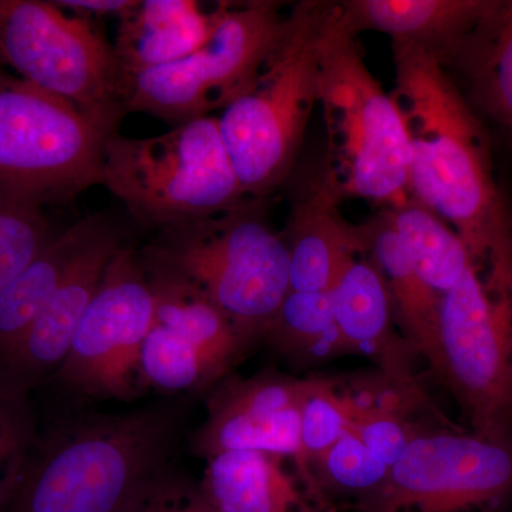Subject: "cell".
Wrapping results in <instances>:
<instances>
[{
  "mask_svg": "<svg viewBox=\"0 0 512 512\" xmlns=\"http://www.w3.org/2000/svg\"><path fill=\"white\" fill-rule=\"evenodd\" d=\"M200 487L217 512H336L285 466V458L258 451L210 458Z\"/></svg>",
  "mask_w": 512,
  "mask_h": 512,
  "instance_id": "cell-18",
  "label": "cell"
},
{
  "mask_svg": "<svg viewBox=\"0 0 512 512\" xmlns=\"http://www.w3.org/2000/svg\"><path fill=\"white\" fill-rule=\"evenodd\" d=\"M60 9H69L82 18L87 16H117L119 20L127 16L138 5V0H60L55 2Z\"/></svg>",
  "mask_w": 512,
  "mask_h": 512,
  "instance_id": "cell-32",
  "label": "cell"
},
{
  "mask_svg": "<svg viewBox=\"0 0 512 512\" xmlns=\"http://www.w3.org/2000/svg\"><path fill=\"white\" fill-rule=\"evenodd\" d=\"M342 200L325 170L293 198L281 232L291 291L329 292L353 259L369 254L367 225L350 222L340 211Z\"/></svg>",
  "mask_w": 512,
  "mask_h": 512,
  "instance_id": "cell-15",
  "label": "cell"
},
{
  "mask_svg": "<svg viewBox=\"0 0 512 512\" xmlns=\"http://www.w3.org/2000/svg\"><path fill=\"white\" fill-rule=\"evenodd\" d=\"M43 211L0 205V289L55 238Z\"/></svg>",
  "mask_w": 512,
  "mask_h": 512,
  "instance_id": "cell-29",
  "label": "cell"
},
{
  "mask_svg": "<svg viewBox=\"0 0 512 512\" xmlns=\"http://www.w3.org/2000/svg\"><path fill=\"white\" fill-rule=\"evenodd\" d=\"M282 3L224 2L220 22L201 49L178 62L128 77L127 113L180 124L227 109L254 83L284 29Z\"/></svg>",
  "mask_w": 512,
  "mask_h": 512,
  "instance_id": "cell-9",
  "label": "cell"
},
{
  "mask_svg": "<svg viewBox=\"0 0 512 512\" xmlns=\"http://www.w3.org/2000/svg\"><path fill=\"white\" fill-rule=\"evenodd\" d=\"M262 340L296 367H315L346 355L329 292L289 291Z\"/></svg>",
  "mask_w": 512,
  "mask_h": 512,
  "instance_id": "cell-25",
  "label": "cell"
},
{
  "mask_svg": "<svg viewBox=\"0 0 512 512\" xmlns=\"http://www.w3.org/2000/svg\"><path fill=\"white\" fill-rule=\"evenodd\" d=\"M393 97L409 136L410 197L463 239L485 285L512 293V217L480 123L443 64L392 40Z\"/></svg>",
  "mask_w": 512,
  "mask_h": 512,
  "instance_id": "cell-1",
  "label": "cell"
},
{
  "mask_svg": "<svg viewBox=\"0 0 512 512\" xmlns=\"http://www.w3.org/2000/svg\"><path fill=\"white\" fill-rule=\"evenodd\" d=\"M30 448L29 420L20 390L0 382V494H12Z\"/></svg>",
  "mask_w": 512,
  "mask_h": 512,
  "instance_id": "cell-30",
  "label": "cell"
},
{
  "mask_svg": "<svg viewBox=\"0 0 512 512\" xmlns=\"http://www.w3.org/2000/svg\"><path fill=\"white\" fill-rule=\"evenodd\" d=\"M138 370L143 387L164 393L200 392L218 383L190 340L156 322L141 346Z\"/></svg>",
  "mask_w": 512,
  "mask_h": 512,
  "instance_id": "cell-26",
  "label": "cell"
},
{
  "mask_svg": "<svg viewBox=\"0 0 512 512\" xmlns=\"http://www.w3.org/2000/svg\"><path fill=\"white\" fill-rule=\"evenodd\" d=\"M183 420L180 404L77 416L30 448L15 512L136 511L170 470Z\"/></svg>",
  "mask_w": 512,
  "mask_h": 512,
  "instance_id": "cell-2",
  "label": "cell"
},
{
  "mask_svg": "<svg viewBox=\"0 0 512 512\" xmlns=\"http://www.w3.org/2000/svg\"><path fill=\"white\" fill-rule=\"evenodd\" d=\"M349 427V407L338 384L332 379L312 377L301 414L303 476L306 484L322 497L328 498L316 484L311 466L348 433Z\"/></svg>",
  "mask_w": 512,
  "mask_h": 512,
  "instance_id": "cell-28",
  "label": "cell"
},
{
  "mask_svg": "<svg viewBox=\"0 0 512 512\" xmlns=\"http://www.w3.org/2000/svg\"><path fill=\"white\" fill-rule=\"evenodd\" d=\"M466 77L478 106L512 133V2L493 12L444 64Z\"/></svg>",
  "mask_w": 512,
  "mask_h": 512,
  "instance_id": "cell-23",
  "label": "cell"
},
{
  "mask_svg": "<svg viewBox=\"0 0 512 512\" xmlns=\"http://www.w3.org/2000/svg\"><path fill=\"white\" fill-rule=\"evenodd\" d=\"M154 322L156 302L140 252L124 244L77 326L57 380L89 399H134L144 389L138 357Z\"/></svg>",
  "mask_w": 512,
  "mask_h": 512,
  "instance_id": "cell-12",
  "label": "cell"
},
{
  "mask_svg": "<svg viewBox=\"0 0 512 512\" xmlns=\"http://www.w3.org/2000/svg\"><path fill=\"white\" fill-rule=\"evenodd\" d=\"M311 471L316 484L333 504L339 498H349L355 505L384 483L389 467L348 431L312 464Z\"/></svg>",
  "mask_w": 512,
  "mask_h": 512,
  "instance_id": "cell-27",
  "label": "cell"
},
{
  "mask_svg": "<svg viewBox=\"0 0 512 512\" xmlns=\"http://www.w3.org/2000/svg\"><path fill=\"white\" fill-rule=\"evenodd\" d=\"M106 215L97 212L56 234L19 275L0 289L2 363L32 328Z\"/></svg>",
  "mask_w": 512,
  "mask_h": 512,
  "instance_id": "cell-20",
  "label": "cell"
},
{
  "mask_svg": "<svg viewBox=\"0 0 512 512\" xmlns=\"http://www.w3.org/2000/svg\"><path fill=\"white\" fill-rule=\"evenodd\" d=\"M103 185L133 218L158 229L215 217L249 200L214 116L156 137L113 134L104 146Z\"/></svg>",
  "mask_w": 512,
  "mask_h": 512,
  "instance_id": "cell-6",
  "label": "cell"
},
{
  "mask_svg": "<svg viewBox=\"0 0 512 512\" xmlns=\"http://www.w3.org/2000/svg\"><path fill=\"white\" fill-rule=\"evenodd\" d=\"M134 512H217L200 483L168 470Z\"/></svg>",
  "mask_w": 512,
  "mask_h": 512,
  "instance_id": "cell-31",
  "label": "cell"
},
{
  "mask_svg": "<svg viewBox=\"0 0 512 512\" xmlns=\"http://www.w3.org/2000/svg\"><path fill=\"white\" fill-rule=\"evenodd\" d=\"M19 80L13 79V77L8 76V74L0 72V92H5L9 87L15 86Z\"/></svg>",
  "mask_w": 512,
  "mask_h": 512,
  "instance_id": "cell-33",
  "label": "cell"
},
{
  "mask_svg": "<svg viewBox=\"0 0 512 512\" xmlns=\"http://www.w3.org/2000/svg\"><path fill=\"white\" fill-rule=\"evenodd\" d=\"M318 103L328 134L325 173L342 198L393 207L410 198L409 136L393 97L384 92L356 37L338 25V8L323 47Z\"/></svg>",
  "mask_w": 512,
  "mask_h": 512,
  "instance_id": "cell-5",
  "label": "cell"
},
{
  "mask_svg": "<svg viewBox=\"0 0 512 512\" xmlns=\"http://www.w3.org/2000/svg\"><path fill=\"white\" fill-rule=\"evenodd\" d=\"M338 2L302 0L247 92L218 117L228 156L249 198L265 200L291 177L318 103L323 47Z\"/></svg>",
  "mask_w": 512,
  "mask_h": 512,
  "instance_id": "cell-3",
  "label": "cell"
},
{
  "mask_svg": "<svg viewBox=\"0 0 512 512\" xmlns=\"http://www.w3.org/2000/svg\"><path fill=\"white\" fill-rule=\"evenodd\" d=\"M498 0H346L338 2V25L346 35H389L412 43L441 64L476 32Z\"/></svg>",
  "mask_w": 512,
  "mask_h": 512,
  "instance_id": "cell-17",
  "label": "cell"
},
{
  "mask_svg": "<svg viewBox=\"0 0 512 512\" xmlns=\"http://www.w3.org/2000/svg\"><path fill=\"white\" fill-rule=\"evenodd\" d=\"M262 201L249 198L224 214L158 229L138 251L146 268L200 289L248 349L264 338L291 291L288 249Z\"/></svg>",
  "mask_w": 512,
  "mask_h": 512,
  "instance_id": "cell-4",
  "label": "cell"
},
{
  "mask_svg": "<svg viewBox=\"0 0 512 512\" xmlns=\"http://www.w3.org/2000/svg\"><path fill=\"white\" fill-rule=\"evenodd\" d=\"M124 244L123 231L106 215L32 328L3 362L10 377L6 384L22 392L25 384L59 370L69 355L80 320L99 291L107 266Z\"/></svg>",
  "mask_w": 512,
  "mask_h": 512,
  "instance_id": "cell-14",
  "label": "cell"
},
{
  "mask_svg": "<svg viewBox=\"0 0 512 512\" xmlns=\"http://www.w3.org/2000/svg\"><path fill=\"white\" fill-rule=\"evenodd\" d=\"M109 137L69 101L19 80L0 92V205L43 211L103 185Z\"/></svg>",
  "mask_w": 512,
  "mask_h": 512,
  "instance_id": "cell-7",
  "label": "cell"
},
{
  "mask_svg": "<svg viewBox=\"0 0 512 512\" xmlns=\"http://www.w3.org/2000/svg\"><path fill=\"white\" fill-rule=\"evenodd\" d=\"M431 372L453 394L470 430L512 440V295L488 289L474 266L441 295Z\"/></svg>",
  "mask_w": 512,
  "mask_h": 512,
  "instance_id": "cell-10",
  "label": "cell"
},
{
  "mask_svg": "<svg viewBox=\"0 0 512 512\" xmlns=\"http://www.w3.org/2000/svg\"><path fill=\"white\" fill-rule=\"evenodd\" d=\"M144 269L156 302V323L190 340L220 382L249 350L231 320L190 282Z\"/></svg>",
  "mask_w": 512,
  "mask_h": 512,
  "instance_id": "cell-22",
  "label": "cell"
},
{
  "mask_svg": "<svg viewBox=\"0 0 512 512\" xmlns=\"http://www.w3.org/2000/svg\"><path fill=\"white\" fill-rule=\"evenodd\" d=\"M512 500V440L453 424L421 431L356 512H497Z\"/></svg>",
  "mask_w": 512,
  "mask_h": 512,
  "instance_id": "cell-11",
  "label": "cell"
},
{
  "mask_svg": "<svg viewBox=\"0 0 512 512\" xmlns=\"http://www.w3.org/2000/svg\"><path fill=\"white\" fill-rule=\"evenodd\" d=\"M329 296L346 355L367 357L393 382L420 384L414 370L420 357L397 328L386 279L372 256L353 259Z\"/></svg>",
  "mask_w": 512,
  "mask_h": 512,
  "instance_id": "cell-16",
  "label": "cell"
},
{
  "mask_svg": "<svg viewBox=\"0 0 512 512\" xmlns=\"http://www.w3.org/2000/svg\"><path fill=\"white\" fill-rule=\"evenodd\" d=\"M421 278L440 295L473 266L463 239L439 215L410 197L384 211Z\"/></svg>",
  "mask_w": 512,
  "mask_h": 512,
  "instance_id": "cell-24",
  "label": "cell"
},
{
  "mask_svg": "<svg viewBox=\"0 0 512 512\" xmlns=\"http://www.w3.org/2000/svg\"><path fill=\"white\" fill-rule=\"evenodd\" d=\"M311 384L312 377L298 379L276 372L252 377L229 373L211 389L207 417L190 439L192 453L205 460L231 451L272 454L291 460L306 484L301 414Z\"/></svg>",
  "mask_w": 512,
  "mask_h": 512,
  "instance_id": "cell-13",
  "label": "cell"
},
{
  "mask_svg": "<svg viewBox=\"0 0 512 512\" xmlns=\"http://www.w3.org/2000/svg\"><path fill=\"white\" fill-rule=\"evenodd\" d=\"M222 6L224 2L208 12L195 0H138L120 19L113 45L126 80L201 49L217 29Z\"/></svg>",
  "mask_w": 512,
  "mask_h": 512,
  "instance_id": "cell-19",
  "label": "cell"
},
{
  "mask_svg": "<svg viewBox=\"0 0 512 512\" xmlns=\"http://www.w3.org/2000/svg\"><path fill=\"white\" fill-rule=\"evenodd\" d=\"M366 225L369 255L386 279L397 328L433 370L439 349L441 295L421 278L384 212Z\"/></svg>",
  "mask_w": 512,
  "mask_h": 512,
  "instance_id": "cell-21",
  "label": "cell"
},
{
  "mask_svg": "<svg viewBox=\"0 0 512 512\" xmlns=\"http://www.w3.org/2000/svg\"><path fill=\"white\" fill-rule=\"evenodd\" d=\"M0 62L73 104L107 136L126 110V77L89 19L55 2L0 0Z\"/></svg>",
  "mask_w": 512,
  "mask_h": 512,
  "instance_id": "cell-8",
  "label": "cell"
}]
</instances>
